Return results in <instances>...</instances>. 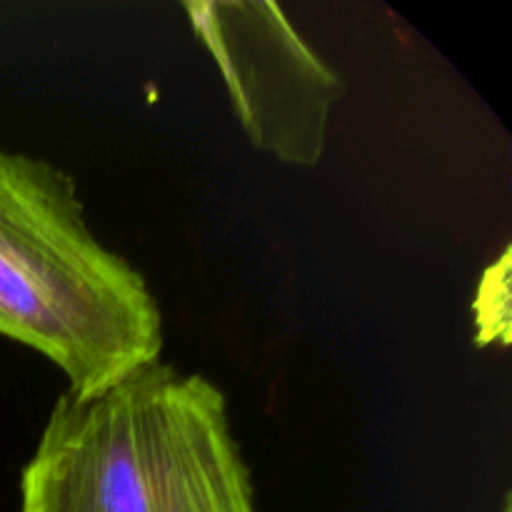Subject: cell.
Wrapping results in <instances>:
<instances>
[{"label":"cell","mask_w":512,"mask_h":512,"mask_svg":"<svg viewBox=\"0 0 512 512\" xmlns=\"http://www.w3.org/2000/svg\"><path fill=\"white\" fill-rule=\"evenodd\" d=\"M20 512H258L213 380L150 363L90 398L63 393L20 475Z\"/></svg>","instance_id":"6da1fadb"},{"label":"cell","mask_w":512,"mask_h":512,"mask_svg":"<svg viewBox=\"0 0 512 512\" xmlns=\"http://www.w3.org/2000/svg\"><path fill=\"white\" fill-rule=\"evenodd\" d=\"M0 338L58 365L80 398L163 353L148 280L95 238L73 175L10 150H0Z\"/></svg>","instance_id":"7a4b0ae2"},{"label":"cell","mask_w":512,"mask_h":512,"mask_svg":"<svg viewBox=\"0 0 512 512\" xmlns=\"http://www.w3.org/2000/svg\"><path fill=\"white\" fill-rule=\"evenodd\" d=\"M183 10L218 65L250 143L280 163L318 165L345 90L338 70L305 43L278 3L195 0Z\"/></svg>","instance_id":"3957f363"},{"label":"cell","mask_w":512,"mask_h":512,"mask_svg":"<svg viewBox=\"0 0 512 512\" xmlns=\"http://www.w3.org/2000/svg\"><path fill=\"white\" fill-rule=\"evenodd\" d=\"M473 315L480 348L495 343L505 348L510 343V248L485 270L473 300Z\"/></svg>","instance_id":"277c9868"}]
</instances>
